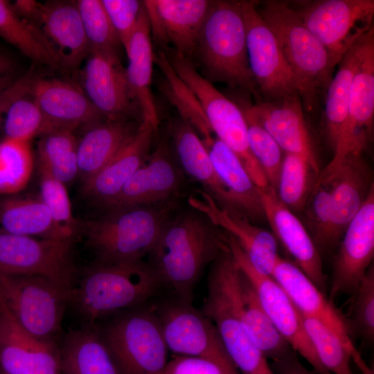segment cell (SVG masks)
Segmentation results:
<instances>
[{"label":"cell","mask_w":374,"mask_h":374,"mask_svg":"<svg viewBox=\"0 0 374 374\" xmlns=\"http://www.w3.org/2000/svg\"><path fill=\"white\" fill-rule=\"evenodd\" d=\"M226 247L224 231L192 208L170 217L147 262L162 286L170 287L179 299L192 303L203 271Z\"/></svg>","instance_id":"1"},{"label":"cell","mask_w":374,"mask_h":374,"mask_svg":"<svg viewBox=\"0 0 374 374\" xmlns=\"http://www.w3.org/2000/svg\"><path fill=\"white\" fill-rule=\"evenodd\" d=\"M161 286L143 260H94L78 277L69 306L81 325L93 324L109 314L144 303Z\"/></svg>","instance_id":"2"},{"label":"cell","mask_w":374,"mask_h":374,"mask_svg":"<svg viewBox=\"0 0 374 374\" xmlns=\"http://www.w3.org/2000/svg\"><path fill=\"white\" fill-rule=\"evenodd\" d=\"M193 56L212 84L240 87L261 100L249 62L240 1H213Z\"/></svg>","instance_id":"3"},{"label":"cell","mask_w":374,"mask_h":374,"mask_svg":"<svg viewBox=\"0 0 374 374\" xmlns=\"http://www.w3.org/2000/svg\"><path fill=\"white\" fill-rule=\"evenodd\" d=\"M256 8L274 33L296 80L303 109H317L326 93L335 68L325 47L302 21L290 1H256Z\"/></svg>","instance_id":"4"},{"label":"cell","mask_w":374,"mask_h":374,"mask_svg":"<svg viewBox=\"0 0 374 374\" xmlns=\"http://www.w3.org/2000/svg\"><path fill=\"white\" fill-rule=\"evenodd\" d=\"M177 202L105 210L84 224L87 246L96 261L143 260L155 245Z\"/></svg>","instance_id":"5"},{"label":"cell","mask_w":374,"mask_h":374,"mask_svg":"<svg viewBox=\"0 0 374 374\" xmlns=\"http://www.w3.org/2000/svg\"><path fill=\"white\" fill-rule=\"evenodd\" d=\"M242 272L227 245L210 265L207 295L200 311L217 328L240 373L253 374L269 364L242 324Z\"/></svg>","instance_id":"6"},{"label":"cell","mask_w":374,"mask_h":374,"mask_svg":"<svg viewBox=\"0 0 374 374\" xmlns=\"http://www.w3.org/2000/svg\"><path fill=\"white\" fill-rule=\"evenodd\" d=\"M143 304L94 323L119 374L165 373L168 348L161 325L152 306Z\"/></svg>","instance_id":"7"},{"label":"cell","mask_w":374,"mask_h":374,"mask_svg":"<svg viewBox=\"0 0 374 374\" xmlns=\"http://www.w3.org/2000/svg\"><path fill=\"white\" fill-rule=\"evenodd\" d=\"M161 51L174 71L197 98L216 137L235 153L258 187L269 185L251 151L247 123L240 107L205 79L192 60L170 48Z\"/></svg>","instance_id":"8"},{"label":"cell","mask_w":374,"mask_h":374,"mask_svg":"<svg viewBox=\"0 0 374 374\" xmlns=\"http://www.w3.org/2000/svg\"><path fill=\"white\" fill-rule=\"evenodd\" d=\"M71 289L40 276H0V300L19 323L40 340L59 344Z\"/></svg>","instance_id":"9"},{"label":"cell","mask_w":374,"mask_h":374,"mask_svg":"<svg viewBox=\"0 0 374 374\" xmlns=\"http://www.w3.org/2000/svg\"><path fill=\"white\" fill-rule=\"evenodd\" d=\"M290 3L328 53L334 68L373 27V0L294 1Z\"/></svg>","instance_id":"10"},{"label":"cell","mask_w":374,"mask_h":374,"mask_svg":"<svg viewBox=\"0 0 374 374\" xmlns=\"http://www.w3.org/2000/svg\"><path fill=\"white\" fill-rule=\"evenodd\" d=\"M73 243L0 229V276H40L72 290L78 279Z\"/></svg>","instance_id":"11"},{"label":"cell","mask_w":374,"mask_h":374,"mask_svg":"<svg viewBox=\"0 0 374 374\" xmlns=\"http://www.w3.org/2000/svg\"><path fill=\"white\" fill-rule=\"evenodd\" d=\"M249 62L261 100L299 95L294 75L276 39L260 15L254 1H240ZM300 96V95H299Z\"/></svg>","instance_id":"12"},{"label":"cell","mask_w":374,"mask_h":374,"mask_svg":"<svg viewBox=\"0 0 374 374\" xmlns=\"http://www.w3.org/2000/svg\"><path fill=\"white\" fill-rule=\"evenodd\" d=\"M226 242L241 271L253 285L258 300L275 327L292 348L305 358L313 370L329 372L322 364L303 327L301 314L282 287L271 276L258 272L236 240L225 233Z\"/></svg>","instance_id":"13"},{"label":"cell","mask_w":374,"mask_h":374,"mask_svg":"<svg viewBox=\"0 0 374 374\" xmlns=\"http://www.w3.org/2000/svg\"><path fill=\"white\" fill-rule=\"evenodd\" d=\"M152 306L160 321L168 348L175 355L235 366L215 326L192 303L176 297Z\"/></svg>","instance_id":"14"},{"label":"cell","mask_w":374,"mask_h":374,"mask_svg":"<svg viewBox=\"0 0 374 374\" xmlns=\"http://www.w3.org/2000/svg\"><path fill=\"white\" fill-rule=\"evenodd\" d=\"M374 118V27L366 35L351 85L346 121L333 156L320 173H331L349 155H362L371 141Z\"/></svg>","instance_id":"15"},{"label":"cell","mask_w":374,"mask_h":374,"mask_svg":"<svg viewBox=\"0 0 374 374\" xmlns=\"http://www.w3.org/2000/svg\"><path fill=\"white\" fill-rule=\"evenodd\" d=\"M152 42L192 60L213 1L145 0Z\"/></svg>","instance_id":"16"},{"label":"cell","mask_w":374,"mask_h":374,"mask_svg":"<svg viewBox=\"0 0 374 374\" xmlns=\"http://www.w3.org/2000/svg\"><path fill=\"white\" fill-rule=\"evenodd\" d=\"M374 256V187L348 224L335 256L329 298L352 295L373 264Z\"/></svg>","instance_id":"17"},{"label":"cell","mask_w":374,"mask_h":374,"mask_svg":"<svg viewBox=\"0 0 374 374\" xmlns=\"http://www.w3.org/2000/svg\"><path fill=\"white\" fill-rule=\"evenodd\" d=\"M82 72V89L109 121L129 120L140 107L133 96L118 54L91 51Z\"/></svg>","instance_id":"18"},{"label":"cell","mask_w":374,"mask_h":374,"mask_svg":"<svg viewBox=\"0 0 374 374\" xmlns=\"http://www.w3.org/2000/svg\"><path fill=\"white\" fill-rule=\"evenodd\" d=\"M183 183L182 172L172 159L167 143L162 141L103 207L107 210L164 203L176 199Z\"/></svg>","instance_id":"19"},{"label":"cell","mask_w":374,"mask_h":374,"mask_svg":"<svg viewBox=\"0 0 374 374\" xmlns=\"http://www.w3.org/2000/svg\"><path fill=\"white\" fill-rule=\"evenodd\" d=\"M244 103L253 118L274 138L281 150L303 157L317 176L319 165L299 95L269 101Z\"/></svg>","instance_id":"20"},{"label":"cell","mask_w":374,"mask_h":374,"mask_svg":"<svg viewBox=\"0 0 374 374\" xmlns=\"http://www.w3.org/2000/svg\"><path fill=\"white\" fill-rule=\"evenodd\" d=\"M259 188V187H258ZM265 218L273 235L305 274L323 292L326 280L321 254L301 222L278 198L270 185L259 188Z\"/></svg>","instance_id":"21"},{"label":"cell","mask_w":374,"mask_h":374,"mask_svg":"<svg viewBox=\"0 0 374 374\" xmlns=\"http://www.w3.org/2000/svg\"><path fill=\"white\" fill-rule=\"evenodd\" d=\"M59 344L44 341L30 335L0 300V368L3 372L61 374Z\"/></svg>","instance_id":"22"},{"label":"cell","mask_w":374,"mask_h":374,"mask_svg":"<svg viewBox=\"0 0 374 374\" xmlns=\"http://www.w3.org/2000/svg\"><path fill=\"white\" fill-rule=\"evenodd\" d=\"M188 199L191 208L204 213L238 243L251 265L271 276L277 258V240L273 233L256 226L247 218L220 208L203 190H195Z\"/></svg>","instance_id":"23"},{"label":"cell","mask_w":374,"mask_h":374,"mask_svg":"<svg viewBox=\"0 0 374 374\" xmlns=\"http://www.w3.org/2000/svg\"><path fill=\"white\" fill-rule=\"evenodd\" d=\"M30 95L45 116L57 128L74 130L107 120L83 89L70 81L34 78Z\"/></svg>","instance_id":"24"},{"label":"cell","mask_w":374,"mask_h":374,"mask_svg":"<svg viewBox=\"0 0 374 374\" xmlns=\"http://www.w3.org/2000/svg\"><path fill=\"white\" fill-rule=\"evenodd\" d=\"M271 276L282 287L302 315L319 319L354 348L346 317L294 262L278 256Z\"/></svg>","instance_id":"25"},{"label":"cell","mask_w":374,"mask_h":374,"mask_svg":"<svg viewBox=\"0 0 374 374\" xmlns=\"http://www.w3.org/2000/svg\"><path fill=\"white\" fill-rule=\"evenodd\" d=\"M157 130L150 121L141 120L132 139L100 170L83 182V194L103 206L112 200L148 159Z\"/></svg>","instance_id":"26"},{"label":"cell","mask_w":374,"mask_h":374,"mask_svg":"<svg viewBox=\"0 0 374 374\" xmlns=\"http://www.w3.org/2000/svg\"><path fill=\"white\" fill-rule=\"evenodd\" d=\"M37 26L52 46L62 69H74L88 57L90 46L76 1L42 3Z\"/></svg>","instance_id":"27"},{"label":"cell","mask_w":374,"mask_h":374,"mask_svg":"<svg viewBox=\"0 0 374 374\" xmlns=\"http://www.w3.org/2000/svg\"><path fill=\"white\" fill-rule=\"evenodd\" d=\"M317 180L328 186L334 236L338 244L373 186L369 170L362 155H349L331 173Z\"/></svg>","instance_id":"28"},{"label":"cell","mask_w":374,"mask_h":374,"mask_svg":"<svg viewBox=\"0 0 374 374\" xmlns=\"http://www.w3.org/2000/svg\"><path fill=\"white\" fill-rule=\"evenodd\" d=\"M202 143L219 178L230 194L233 213L253 223L265 219L259 188L235 153L216 136Z\"/></svg>","instance_id":"29"},{"label":"cell","mask_w":374,"mask_h":374,"mask_svg":"<svg viewBox=\"0 0 374 374\" xmlns=\"http://www.w3.org/2000/svg\"><path fill=\"white\" fill-rule=\"evenodd\" d=\"M168 131L184 171L199 183L220 208L233 212L230 194L195 131L181 118L170 123Z\"/></svg>","instance_id":"30"},{"label":"cell","mask_w":374,"mask_h":374,"mask_svg":"<svg viewBox=\"0 0 374 374\" xmlns=\"http://www.w3.org/2000/svg\"><path fill=\"white\" fill-rule=\"evenodd\" d=\"M125 49L129 61L125 69L127 81L140 107L141 120H147L158 128L159 118L151 89L154 53L144 4L136 29Z\"/></svg>","instance_id":"31"},{"label":"cell","mask_w":374,"mask_h":374,"mask_svg":"<svg viewBox=\"0 0 374 374\" xmlns=\"http://www.w3.org/2000/svg\"><path fill=\"white\" fill-rule=\"evenodd\" d=\"M140 123L104 120L89 127L78 141V176L85 181L100 170L134 136Z\"/></svg>","instance_id":"32"},{"label":"cell","mask_w":374,"mask_h":374,"mask_svg":"<svg viewBox=\"0 0 374 374\" xmlns=\"http://www.w3.org/2000/svg\"><path fill=\"white\" fill-rule=\"evenodd\" d=\"M59 348L61 374H119L95 323L69 329Z\"/></svg>","instance_id":"33"},{"label":"cell","mask_w":374,"mask_h":374,"mask_svg":"<svg viewBox=\"0 0 374 374\" xmlns=\"http://www.w3.org/2000/svg\"><path fill=\"white\" fill-rule=\"evenodd\" d=\"M367 33L357 39L346 53L338 64V70L326 92L325 132L327 141L333 151L346 121L353 78L364 46Z\"/></svg>","instance_id":"34"},{"label":"cell","mask_w":374,"mask_h":374,"mask_svg":"<svg viewBox=\"0 0 374 374\" xmlns=\"http://www.w3.org/2000/svg\"><path fill=\"white\" fill-rule=\"evenodd\" d=\"M0 225L2 230L13 234L66 240L55 227L39 197L13 196L0 199Z\"/></svg>","instance_id":"35"},{"label":"cell","mask_w":374,"mask_h":374,"mask_svg":"<svg viewBox=\"0 0 374 374\" xmlns=\"http://www.w3.org/2000/svg\"><path fill=\"white\" fill-rule=\"evenodd\" d=\"M241 289L242 324L262 356L274 361L294 351L263 310L253 285L243 272Z\"/></svg>","instance_id":"36"},{"label":"cell","mask_w":374,"mask_h":374,"mask_svg":"<svg viewBox=\"0 0 374 374\" xmlns=\"http://www.w3.org/2000/svg\"><path fill=\"white\" fill-rule=\"evenodd\" d=\"M0 37L35 63L62 69L39 27L21 18L12 5L3 0H0Z\"/></svg>","instance_id":"37"},{"label":"cell","mask_w":374,"mask_h":374,"mask_svg":"<svg viewBox=\"0 0 374 374\" xmlns=\"http://www.w3.org/2000/svg\"><path fill=\"white\" fill-rule=\"evenodd\" d=\"M76 139L73 130H55L40 137L37 144L39 166L64 185L78 176Z\"/></svg>","instance_id":"38"},{"label":"cell","mask_w":374,"mask_h":374,"mask_svg":"<svg viewBox=\"0 0 374 374\" xmlns=\"http://www.w3.org/2000/svg\"><path fill=\"white\" fill-rule=\"evenodd\" d=\"M34 166L29 141L5 137L0 141V195L15 194L26 188Z\"/></svg>","instance_id":"39"},{"label":"cell","mask_w":374,"mask_h":374,"mask_svg":"<svg viewBox=\"0 0 374 374\" xmlns=\"http://www.w3.org/2000/svg\"><path fill=\"white\" fill-rule=\"evenodd\" d=\"M305 330L324 367L332 374H353L350 348L326 324L317 319L302 315Z\"/></svg>","instance_id":"40"},{"label":"cell","mask_w":374,"mask_h":374,"mask_svg":"<svg viewBox=\"0 0 374 374\" xmlns=\"http://www.w3.org/2000/svg\"><path fill=\"white\" fill-rule=\"evenodd\" d=\"M24 96L15 100L6 112L4 123L6 137L29 141L55 130L54 125L44 114L33 98Z\"/></svg>","instance_id":"41"},{"label":"cell","mask_w":374,"mask_h":374,"mask_svg":"<svg viewBox=\"0 0 374 374\" xmlns=\"http://www.w3.org/2000/svg\"><path fill=\"white\" fill-rule=\"evenodd\" d=\"M241 109L247 126L249 144L252 154L262 169L269 184L276 190L284 154L269 133L251 115L244 100L236 103Z\"/></svg>","instance_id":"42"},{"label":"cell","mask_w":374,"mask_h":374,"mask_svg":"<svg viewBox=\"0 0 374 374\" xmlns=\"http://www.w3.org/2000/svg\"><path fill=\"white\" fill-rule=\"evenodd\" d=\"M311 172L314 173L303 157L284 152L276 191L280 200L291 211L305 208L310 196Z\"/></svg>","instance_id":"43"},{"label":"cell","mask_w":374,"mask_h":374,"mask_svg":"<svg viewBox=\"0 0 374 374\" xmlns=\"http://www.w3.org/2000/svg\"><path fill=\"white\" fill-rule=\"evenodd\" d=\"M39 195L48 209L55 227L64 240L75 242L78 225L73 216L66 186L39 167Z\"/></svg>","instance_id":"44"},{"label":"cell","mask_w":374,"mask_h":374,"mask_svg":"<svg viewBox=\"0 0 374 374\" xmlns=\"http://www.w3.org/2000/svg\"><path fill=\"white\" fill-rule=\"evenodd\" d=\"M91 51L118 54L121 43L101 0L76 1Z\"/></svg>","instance_id":"45"},{"label":"cell","mask_w":374,"mask_h":374,"mask_svg":"<svg viewBox=\"0 0 374 374\" xmlns=\"http://www.w3.org/2000/svg\"><path fill=\"white\" fill-rule=\"evenodd\" d=\"M308 201L310 236L319 253H326L338 245L334 236L331 198L328 185L316 180Z\"/></svg>","instance_id":"46"},{"label":"cell","mask_w":374,"mask_h":374,"mask_svg":"<svg viewBox=\"0 0 374 374\" xmlns=\"http://www.w3.org/2000/svg\"><path fill=\"white\" fill-rule=\"evenodd\" d=\"M349 318H346L351 337H359L366 344L374 340V267L372 264L352 294Z\"/></svg>","instance_id":"47"},{"label":"cell","mask_w":374,"mask_h":374,"mask_svg":"<svg viewBox=\"0 0 374 374\" xmlns=\"http://www.w3.org/2000/svg\"><path fill=\"white\" fill-rule=\"evenodd\" d=\"M101 1L121 45L125 48L137 26L143 2L137 0Z\"/></svg>","instance_id":"48"},{"label":"cell","mask_w":374,"mask_h":374,"mask_svg":"<svg viewBox=\"0 0 374 374\" xmlns=\"http://www.w3.org/2000/svg\"><path fill=\"white\" fill-rule=\"evenodd\" d=\"M164 374H241L236 366L197 357L175 355L168 362Z\"/></svg>","instance_id":"49"},{"label":"cell","mask_w":374,"mask_h":374,"mask_svg":"<svg viewBox=\"0 0 374 374\" xmlns=\"http://www.w3.org/2000/svg\"><path fill=\"white\" fill-rule=\"evenodd\" d=\"M34 78L32 71H29L22 75L12 84L0 91V124L3 114H6L15 100L30 94Z\"/></svg>","instance_id":"50"},{"label":"cell","mask_w":374,"mask_h":374,"mask_svg":"<svg viewBox=\"0 0 374 374\" xmlns=\"http://www.w3.org/2000/svg\"><path fill=\"white\" fill-rule=\"evenodd\" d=\"M21 75L15 58L6 50L0 48V91L12 84Z\"/></svg>","instance_id":"51"},{"label":"cell","mask_w":374,"mask_h":374,"mask_svg":"<svg viewBox=\"0 0 374 374\" xmlns=\"http://www.w3.org/2000/svg\"><path fill=\"white\" fill-rule=\"evenodd\" d=\"M270 368L274 374H321L305 367L298 359L295 351L285 357L272 361Z\"/></svg>","instance_id":"52"},{"label":"cell","mask_w":374,"mask_h":374,"mask_svg":"<svg viewBox=\"0 0 374 374\" xmlns=\"http://www.w3.org/2000/svg\"><path fill=\"white\" fill-rule=\"evenodd\" d=\"M42 3L32 0H18L12 6L15 11L23 19L37 26Z\"/></svg>","instance_id":"53"},{"label":"cell","mask_w":374,"mask_h":374,"mask_svg":"<svg viewBox=\"0 0 374 374\" xmlns=\"http://www.w3.org/2000/svg\"><path fill=\"white\" fill-rule=\"evenodd\" d=\"M253 374H274L272 371V370L270 368L269 365H267L262 369H261L260 371L253 373Z\"/></svg>","instance_id":"54"},{"label":"cell","mask_w":374,"mask_h":374,"mask_svg":"<svg viewBox=\"0 0 374 374\" xmlns=\"http://www.w3.org/2000/svg\"><path fill=\"white\" fill-rule=\"evenodd\" d=\"M0 374H7L0 368Z\"/></svg>","instance_id":"55"}]
</instances>
